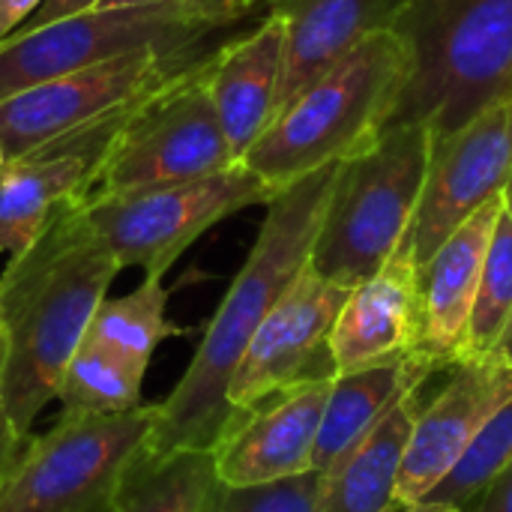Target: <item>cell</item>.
<instances>
[{
    "instance_id": "obj_34",
    "label": "cell",
    "mask_w": 512,
    "mask_h": 512,
    "mask_svg": "<svg viewBox=\"0 0 512 512\" xmlns=\"http://www.w3.org/2000/svg\"><path fill=\"white\" fill-rule=\"evenodd\" d=\"M129 3H156V0H102L99 6H129Z\"/></svg>"
},
{
    "instance_id": "obj_31",
    "label": "cell",
    "mask_w": 512,
    "mask_h": 512,
    "mask_svg": "<svg viewBox=\"0 0 512 512\" xmlns=\"http://www.w3.org/2000/svg\"><path fill=\"white\" fill-rule=\"evenodd\" d=\"M42 6V0H0V42L24 27V21Z\"/></svg>"
},
{
    "instance_id": "obj_1",
    "label": "cell",
    "mask_w": 512,
    "mask_h": 512,
    "mask_svg": "<svg viewBox=\"0 0 512 512\" xmlns=\"http://www.w3.org/2000/svg\"><path fill=\"white\" fill-rule=\"evenodd\" d=\"M339 165L342 162L327 165L285 186L264 204L267 216L246 264L207 324L189 369L159 402V420L147 441V453L186 447L210 450L219 441L231 420L228 381L267 312L309 264Z\"/></svg>"
},
{
    "instance_id": "obj_17",
    "label": "cell",
    "mask_w": 512,
    "mask_h": 512,
    "mask_svg": "<svg viewBox=\"0 0 512 512\" xmlns=\"http://www.w3.org/2000/svg\"><path fill=\"white\" fill-rule=\"evenodd\" d=\"M501 210H504V192L489 198L483 207H477L444 240V246L420 267L423 333L417 351L432 357L441 369L465 357L480 273Z\"/></svg>"
},
{
    "instance_id": "obj_10",
    "label": "cell",
    "mask_w": 512,
    "mask_h": 512,
    "mask_svg": "<svg viewBox=\"0 0 512 512\" xmlns=\"http://www.w3.org/2000/svg\"><path fill=\"white\" fill-rule=\"evenodd\" d=\"M207 51H135L0 99V147L6 165L87 123L111 117L189 72Z\"/></svg>"
},
{
    "instance_id": "obj_23",
    "label": "cell",
    "mask_w": 512,
    "mask_h": 512,
    "mask_svg": "<svg viewBox=\"0 0 512 512\" xmlns=\"http://www.w3.org/2000/svg\"><path fill=\"white\" fill-rule=\"evenodd\" d=\"M144 372H147L144 363L129 360L84 336L69 366L63 369L57 402L63 405L66 417L132 411L144 405L141 402Z\"/></svg>"
},
{
    "instance_id": "obj_25",
    "label": "cell",
    "mask_w": 512,
    "mask_h": 512,
    "mask_svg": "<svg viewBox=\"0 0 512 512\" xmlns=\"http://www.w3.org/2000/svg\"><path fill=\"white\" fill-rule=\"evenodd\" d=\"M512 321V216L507 204L498 216L483 273L477 288V303L468 324L465 357H492L507 339ZM462 357V360H465Z\"/></svg>"
},
{
    "instance_id": "obj_35",
    "label": "cell",
    "mask_w": 512,
    "mask_h": 512,
    "mask_svg": "<svg viewBox=\"0 0 512 512\" xmlns=\"http://www.w3.org/2000/svg\"><path fill=\"white\" fill-rule=\"evenodd\" d=\"M504 204H507V213L512 216V174L510 180H507V186H504Z\"/></svg>"
},
{
    "instance_id": "obj_12",
    "label": "cell",
    "mask_w": 512,
    "mask_h": 512,
    "mask_svg": "<svg viewBox=\"0 0 512 512\" xmlns=\"http://www.w3.org/2000/svg\"><path fill=\"white\" fill-rule=\"evenodd\" d=\"M510 174L512 96H507L462 129L435 138L429 174L408 231L417 264L423 267L477 207L501 195Z\"/></svg>"
},
{
    "instance_id": "obj_26",
    "label": "cell",
    "mask_w": 512,
    "mask_h": 512,
    "mask_svg": "<svg viewBox=\"0 0 512 512\" xmlns=\"http://www.w3.org/2000/svg\"><path fill=\"white\" fill-rule=\"evenodd\" d=\"M512 465V399L501 405L492 420L480 429V435L471 441L465 456L453 465V471L423 498V501H441L453 504L462 512H471L477 498L486 492V486Z\"/></svg>"
},
{
    "instance_id": "obj_27",
    "label": "cell",
    "mask_w": 512,
    "mask_h": 512,
    "mask_svg": "<svg viewBox=\"0 0 512 512\" xmlns=\"http://www.w3.org/2000/svg\"><path fill=\"white\" fill-rule=\"evenodd\" d=\"M324 471H303L258 486H225L213 512H318Z\"/></svg>"
},
{
    "instance_id": "obj_29",
    "label": "cell",
    "mask_w": 512,
    "mask_h": 512,
    "mask_svg": "<svg viewBox=\"0 0 512 512\" xmlns=\"http://www.w3.org/2000/svg\"><path fill=\"white\" fill-rule=\"evenodd\" d=\"M102 0H42V6L24 21L21 30H33V27H45V24H54L60 18H69V15H78V12H87V9H96Z\"/></svg>"
},
{
    "instance_id": "obj_18",
    "label": "cell",
    "mask_w": 512,
    "mask_h": 512,
    "mask_svg": "<svg viewBox=\"0 0 512 512\" xmlns=\"http://www.w3.org/2000/svg\"><path fill=\"white\" fill-rule=\"evenodd\" d=\"M417 0H267L285 27L279 111L363 39L393 30ZM276 111V114H279Z\"/></svg>"
},
{
    "instance_id": "obj_36",
    "label": "cell",
    "mask_w": 512,
    "mask_h": 512,
    "mask_svg": "<svg viewBox=\"0 0 512 512\" xmlns=\"http://www.w3.org/2000/svg\"><path fill=\"white\" fill-rule=\"evenodd\" d=\"M3 360H6V333H3V321H0V369H3Z\"/></svg>"
},
{
    "instance_id": "obj_16",
    "label": "cell",
    "mask_w": 512,
    "mask_h": 512,
    "mask_svg": "<svg viewBox=\"0 0 512 512\" xmlns=\"http://www.w3.org/2000/svg\"><path fill=\"white\" fill-rule=\"evenodd\" d=\"M420 333V264L405 237L375 276L351 288L330 336L336 375L408 357L420 348Z\"/></svg>"
},
{
    "instance_id": "obj_22",
    "label": "cell",
    "mask_w": 512,
    "mask_h": 512,
    "mask_svg": "<svg viewBox=\"0 0 512 512\" xmlns=\"http://www.w3.org/2000/svg\"><path fill=\"white\" fill-rule=\"evenodd\" d=\"M222 480L210 450L147 453L126 474L111 512H213Z\"/></svg>"
},
{
    "instance_id": "obj_30",
    "label": "cell",
    "mask_w": 512,
    "mask_h": 512,
    "mask_svg": "<svg viewBox=\"0 0 512 512\" xmlns=\"http://www.w3.org/2000/svg\"><path fill=\"white\" fill-rule=\"evenodd\" d=\"M471 512H512V465L486 486Z\"/></svg>"
},
{
    "instance_id": "obj_2",
    "label": "cell",
    "mask_w": 512,
    "mask_h": 512,
    "mask_svg": "<svg viewBox=\"0 0 512 512\" xmlns=\"http://www.w3.org/2000/svg\"><path fill=\"white\" fill-rule=\"evenodd\" d=\"M117 273L120 264L81 204L63 207L27 249L9 255L0 273V399L21 435H30L39 411L57 399L63 369Z\"/></svg>"
},
{
    "instance_id": "obj_19",
    "label": "cell",
    "mask_w": 512,
    "mask_h": 512,
    "mask_svg": "<svg viewBox=\"0 0 512 512\" xmlns=\"http://www.w3.org/2000/svg\"><path fill=\"white\" fill-rule=\"evenodd\" d=\"M282 72L285 27L273 15H267L252 33L213 48L207 90L237 165L279 111Z\"/></svg>"
},
{
    "instance_id": "obj_5",
    "label": "cell",
    "mask_w": 512,
    "mask_h": 512,
    "mask_svg": "<svg viewBox=\"0 0 512 512\" xmlns=\"http://www.w3.org/2000/svg\"><path fill=\"white\" fill-rule=\"evenodd\" d=\"M432 147V126L396 123L366 153L339 165L309 258L315 273L357 288L381 270L411 231Z\"/></svg>"
},
{
    "instance_id": "obj_9",
    "label": "cell",
    "mask_w": 512,
    "mask_h": 512,
    "mask_svg": "<svg viewBox=\"0 0 512 512\" xmlns=\"http://www.w3.org/2000/svg\"><path fill=\"white\" fill-rule=\"evenodd\" d=\"M273 195L276 189L258 174L231 165L198 180L93 198L81 207L120 270L138 267L144 276H165L207 228L237 210L267 204Z\"/></svg>"
},
{
    "instance_id": "obj_14",
    "label": "cell",
    "mask_w": 512,
    "mask_h": 512,
    "mask_svg": "<svg viewBox=\"0 0 512 512\" xmlns=\"http://www.w3.org/2000/svg\"><path fill=\"white\" fill-rule=\"evenodd\" d=\"M129 111L132 105L3 165L0 252L15 255L27 249L63 207L87 201L102 156L108 153Z\"/></svg>"
},
{
    "instance_id": "obj_8",
    "label": "cell",
    "mask_w": 512,
    "mask_h": 512,
    "mask_svg": "<svg viewBox=\"0 0 512 512\" xmlns=\"http://www.w3.org/2000/svg\"><path fill=\"white\" fill-rule=\"evenodd\" d=\"M210 57L213 48L189 72L132 105L102 156L87 201L186 183L237 165L207 90Z\"/></svg>"
},
{
    "instance_id": "obj_38",
    "label": "cell",
    "mask_w": 512,
    "mask_h": 512,
    "mask_svg": "<svg viewBox=\"0 0 512 512\" xmlns=\"http://www.w3.org/2000/svg\"><path fill=\"white\" fill-rule=\"evenodd\" d=\"M512 336V321H510V330H507V339H510Z\"/></svg>"
},
{
    "instance_id": "obj_7",
    "label": "cell",
    "mask_w": 512,
    "mask_h": 512,
    "mask_svg": "<svg viewBox=\"0 0 512 512\" xmlns=\"http://www.w3.org/2000/svg\"><path fill=\"white\" fill-rule=\"evenodd\" d=\"M156 420L159 402L120 414H60L51 432L27 441L0 483V512H111Z\"/></svg>"
},
{
    "instance_id": "obj_15",
    "label": "cell",
    "mask_w": 512,
    "mask_h": 512,
    "mask_svg": "<svg viewBox=\"0 0 512 512\" xmlns=\"http://www.w3.org/2000/svg\"><path fill=\"white\" fill-rule=\"evenodd\" d=\"M330 384L333 378L309 381L231 417L213 444L222 486H258L309 471Z\"/></svg>"
},
{
    "instance_id": "obj_24",
    "label": "cell",
    "mask_w": 512,
    "mask_h": 512,
    "mask_svg": "<svg viewBox=\"0 0 512 512\" xmlns=\"http://www.w3.org/2000/svg\"><path fill=\"white\" fill-rule=\"evenodd\" d=\"M165 303L168 291L162 285V276H144L135 291L114 300L105 297L99 303L87 327V339L147 366L159 342L183 333L165 318Z\"/></svg>"
},
{
    "instance_id": "obj_21",
    "label": "cell",
    "mask_w": 512,
    "mask_h": 512,
    "mask_svg": "<svg viewBox=\"0 0 512 512\" xmlns=\"http://www.w3.org/2000/svg\"><path fill=\"white\" fill-rule=\"evenodd\" d=\"M420 396L423 387L405 393L375 429L324 471L318 512H390L396 507V483L423 405Z\"/></svg>"
},
{
    "instance_id": "obj_32",
    "label": "cell",
    "mask_w": 512,
    "mask_h": 512,
    "mask_svg": "<svg viewBox=\"0 0 512 512\" xmlns=\"http://www.w3.org/2000/svg\"><path fill=\"white\" fill-rule=\"evenodd\" d=\"M390 512H462L453 504H441V501H417V504H399Z\"/></svg>"
},
{
    "instance_id": "obj_33",
    "label": "cell",
    "mask_w": 512,
    "mask_h": 512,
    "mask_svg": "<svg viewBox=\"0 0 512 512\" xmlns=\"http://www.w3.org/2000/svg\"><path fill=\"white\" fill-rule=\"evenodd\" d=\"M495 354H498V357H504V360H510V363H512V336H510V339H504V342H501V348H498Z\"/></svg>"
},
{
    "instance_id": "obj_13",
    "label": "cell",
    "mask_w": 512,
    "mask_h": 512,
    "mask_svg": "<svg viewBox=\"0 0 512 512\" xmlns=\"http://www.w3.org/2000/svg\"><path fill=\"white\" fill-rule=\"evenodd\" d=\"M447 372L438 396L417 411L396 483L399 504L423 501L465 456L492 414L512 399V363L498 354L465 357Z\"/></svg>"
},
{
    "instance_id": "obj_3",
    "label": "cell",
    "mask_w": 512,
    "mask_h": 512,
    "mask_svg": "<svg viewBox=\"0 0 512 512\" xmlns=\"http://www.w3.org/2000/svg\"><path fill=\"white\" fill-rule=\"evenodd\" d=\"M411 78V48L396 30L354 45L309 81L240 159L276 192L366 153L390 126Z\"/></svg>"
},
{
    "instance_id": "obj_37",
    "label": "cell",
    "mask_w": 512,
    "mask_h": 512,
    "mask_svg": "<svg viewBox=\"0 0 512 512\" xmlns=\"http://www.w3.org/2000/svg\"><path fill=\"white\" fill-rule=\"evenodd\" d=\"M3 165H6V156H3V147H0V171H3Z\"/></svg>"
},
{
    "instance_id": "obj_11",
    "label": "cell",
    "mask_w": 512,
    "mask_h": 512,
    "mask_svg": "<svg viewBox=\"0 0 512 512\" xmlns=\"http://www.w3.org/2000/svg\"><path fill=\"white\" fill-rule=\"evenodd\" d=\"M348 294L351 288L324 279L312 264L300 270L249 339L228 381L231 417L252 411L264 399L291 387L336 378L330 336Z\"/></svg>"
},
{
    "instance_id": "obj_20",
    "label": "cell",
    "mask_w": 512,
    "mask_h": 512,
    "mask_svg": "<svg viewBox=\"0 0 512 512\" xmlns=\"http://www.w3.org/2000/svg\"><path fill=\"white\" fill-rule=\"evenodd\" d=\"M435 372H441V366L432 357L414 351L408 357H396L387 363L336 375L321 414V426L312 450V468L327 471L369 429H375L381 417L405 393L423 387Z\"/></svg>"
},
{
    "instance_id": "obj_28",
    "label": "cell",
    "mask_w": 512,
    "mask_h": 512,
    "mask_svg": "<svg viewBox=\"0 0 512 512\" xmlns=\"http://www.w3.org/2000/svg\"><path fill=\"white\" fill-rule=\"evenodd\" d=\"M27 441H30V435H21V432L15 429V423H12V417H9V411H6V405H3V399H0V483H3V480L9 477V471L18 465V459H21Z\"/></svg>"
},
{
    "instance_id": "obj_4",
    "label": "cell",
    "mask_w": 512,
    "mask_h": 512,
    "mask_svg": "<svg viewBox=\"0 0 512 512\" xmlns=\"http://www.w3.org/2000/svg\"><path fill=\"white\" fill-rule=\"evenodd\" d=\"M393 30L411 78L390 126L426 123L444 138L512 96V0H417Z\"/></svg>"
},
{
    "instance_id": "obj_6",
    "label": "cell",
    "mask_w": 512,
    "mask_h": 512,
    "mask_svg": "<svg viewBox=\"0 0 512 512\" xmlns=\"http://www.w3.org/2000/svg\"><path fill=\"white\" fill-rule=\"evenodd\" d=\"M258 0H156L96 6L0 42V99L135 51H177L246 18Z\"/></svg>"
}]
</instances>
